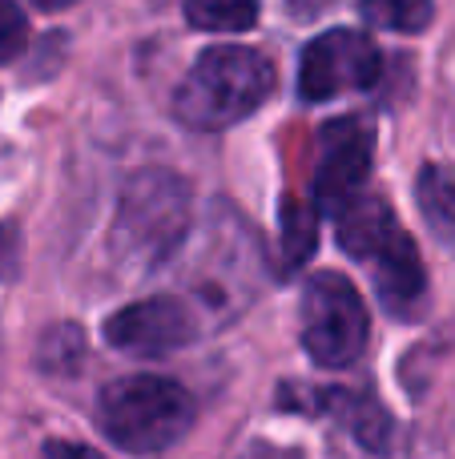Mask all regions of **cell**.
Masks as SVG:
<instances>
[{
	"instance_id": "obj_1",
	"label": "cell",
	"mask_w": 455,
	"mask_h": 459,
	"mask_svg": "<svg viewBox=\"0 0 455 459\" xmlns=\"http://www.w3.org/2000/svg\"><path fill=\"white\" fill-rule=\"evenodd\" d=\"M274 93V65L258 48L218 45L193 61L177 85L174 113L193 129H226Z\"/></svg>"
},
{
	"instance_id": "obj_2",
	"label": "cell",
	"mask_w": 455,
	"mask_h": 459,
	"mask_svg": "<svg viewBox=\"0 0 455 459\" xmlns=\"http://www.w3.org/2000/svg\"><path fill=\"white\" fill-rule=\"evenodd\" d=\"M97 420L117 447L153 455L174 447L193 428V399L182 383L161 375H125L101 391Z\"/></svg>"
},
{
	"instance_id": "obj_3",
	"label": "cell",
	"mask_w": 455,
	"mask_h": 459,
	"mask_svg": "<svg viewBox=\"0 0 455 459\" xmlns=\"http://www.w3.org/2000/svg\"><path fill=\"white\" fill-rule=\"evenodd\" d=\"M190 230V186L169 169H142L125 182L113 222V250L121 262L145 270L182 246Z\"/></svg>"
},
{
	"instance_id": "obj_4",
	"label": "cell",
	"mask_w": 455,
	"mask_h": 459,
	"mask_svg": "<svg viewBox=\"0 0 455 459\" xmlns=\"http://www.w3.org/2000/svg\"><path fill=\"white\" fill-rule=\"evenodd\" d=\"M298 326H303V347L327 371H343L367 347V307L359 290L335 270H322L306 282L303 307H298Z\"/></svg>"
},
{
	"instance_id": "obj_5",
	"label": "cell",
	"mask_w": 455,
	"mask_h": 459,
	"mask_svg": "<svg viewBox=\"0 0 455 459\" xmlns=\"http://www.w3.org/2000/svg\"><path fill=\"white\" fill-rule=\"evenodd\" d=\"M383 56L375 40L359 29H331L303 48L298 61V93L303 101H331L347 89L375 85Z\"/></svg>"
},
{
	"instance_id": "obj_6",
	"label": "cell",
	"mask_w": 455,
	"mask_h": 459,
	"mask_svg": "<svg viewBox=\"0 0 455 459\" xmlns=\"http://www.w3.org/2000/svg\"><path fill=\"white\" fill-rule=\"evenodd\" d=\"M375 158V129L363 117H335L319 129V166H314V210L339 214L363 194Z\"/></svg>"
},
{
	"instance_id": "obj_7",
	"label": "cell",
	"mask_w": 455,
	"mask_h": 459,
	"mask_svg": "<svg viewBox=\"0 0 455 459\" xmlns=\"http://www.w3.org/2000/svg\"><path fill=\"white\" fill-rule=\"evenodd\" d=\"M193 334L198 326H193L190 307L169 294L129 302L105 323V339L129 355H169V351L185 347Z\"/></svg>"
},
{
	"instance_id": "obj_8",
	"label": "cell",
	"mask_w": 455,
	"mask_h": 459,
	"mask_svg": "<svg viewBox=\"0 0 455 459\" xmlns=\"http://www.w3.org/2000/svg\"><path fill=\"white\" fill-rule=\"evenodd\" d=\"M363 266L371 270V282H375L383 307H391L395 315H411L419 299L427 290V270L419 262V250L411 242V234L403 226H395L375 250L363 258Z\"/></svg>"
},
{
	"instance_id": "obj_9",
	"label": "cell",
	"mask_w": 455,
	"mask_h": 459,
	"mask_svg": "<svg viewBox=\"0 0 455 459\" xmlns=\"http://www.w3.org/2000/svg\"><path fill=\"white\" fill-rule=\"evenodd\" d=\"M416 202L424 210V222L443 250L455 254V169L424 166L416 178Z\"/></svg>"
},
{
	"instance_id": "obj_10",
	"label": "cell",
	"mask_w": 455,
	"mask_h": 459,
	"mask_svg": "<svg viewBox=\"0 0 455 459\" xmlns=\"http://www.w3.org/2000/svg\"><path fill=\"white\" fill-rule=\"evenodd\" d=\"M185 21L202 32H246L258 21V0H185Z\"/></svg>"
},
{
	"instance_id": "obj_11",
	"label": "cell",
	"mask_w": 455,
	"mask_h": 459,
	"mask_svg": "<svg viewBox=\"0 0 455 459\" xmlns=\"http://www.w3.org/2000/svg\"><path fill=\"white\" fill-rule=\"evenodd\" d=\"M319 246V210L303 206V202H282V262L290 270L303 266Z\"/></svg>"
},
{
	"instance_id": "obj_12",
	"label": "cell",
	"mask_w": 455,
	"mask_h": 459,
	"mask_svg": "<svg viewBox=\"0 0 455 459\" xmlns=\"http://www.w3.org/2000/svg\"><path fill=\"white\" fill-rule=\"evenodd\" d=\"M435 16L432 0H363V21L391 32H424Z\"/></svg>"
},
{
	"instance_id": "obj_13",
	"label": "cell",
	"mask_w": 455,
	"mask_h": 459,
	"mask_svg": "<svg viewBox=\"0 0 455 459\" xmlns=\"http://www.w3.org/2000/svg\"><path fill=\"white\" fill-rule=\"evenodd\" d=\"M29 45V21L13 0H0V65L16 61Z\"/></svg>"
},
{
	"instance_id": "obj_14",
	"label": "cell",
	"mask_w": 455,
	"mask_h": 459,
	"mask_svg": "<svg viewBox=\"0 0 455 459\" xmlns=\"http://www.w3.org/2000/svg\"><path fill=\"white\" fill-rule=\"evenodd\" d=\"M40 459H105V455L85 444H64V439H56V444H48L45 452H40Z\"/></svg>"
},
{
	"instance_id": "obj_15",
	"label": "cell",
	"mask_w": 455,
	"mask_h": 459,
	"mask_svg": "<svg viewBox=\"0 0 455 459\" xmlns=\"http://www.w3.org/2000/svg\"><path fill=\"white\" fill-rule=\"evenodd\" d=\"M32 4H37V8H40V13H61V8L77 4V0H32Z\"/></svg>"
},
{
	"instance_id": "obj_16",
	"label": "cell",
	"mask_w": 455,
	"mask_h": 459,
	"mask_svg": "<svg viewBox=\"0 0 455 459\" xmlns=\"http://www.w3.org/2000/svg\"><path fill=\"white\" fill-rule=\"evenodd\" d=\"M254 459H295V455H287V452H258Z\"/></svg>"
}]
</instances>
